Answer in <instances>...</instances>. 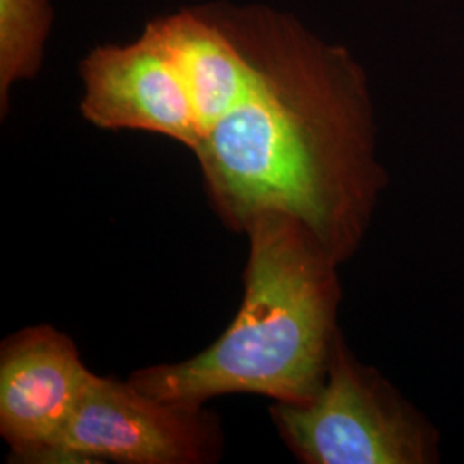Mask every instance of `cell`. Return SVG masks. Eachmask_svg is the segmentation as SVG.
I'll return each mask as SVG.
<instances>
[{
    "mask_svg": "<svg viewBox=\"0 0 464 464\" xmlns=\"http://www.w3.org/2000/svg\"><path fill=\"white\" fill-rule=\"evenodd\" d=\"M270 415L285 446L306 464H430L439 437L425 416L370 366L341 332L329 372L304 404L274 402Z\"/></svg>",
    "mask_w": 464,
    "mask_h": 464,
    "instance_id": "3957f363",
    "label": "cell"
},
{
    "mask_svg": "<svg viewBox=\"0 0 464 464\" xmlns=\"http://www.w3.org/2000/svg\"><path fill=\"white\" fill-rule=\"evenodd\" d=\"M92 372L64 332L36 325L0 349V433L23 463H49Z\"/></svg>",
    "mask_w": 464,
    "mask_h": 464,
    "instance_id": "8992f818",
    "label": "cell"
},
{
    "mask_svg": "<svg viewBox=\"0 0 464 464\" xmlns=\"http://www.w3.org/2000/svg\"><path fill=\"white\" fill-rule=\"evenodd\" d=\"M53 11L50 0H0V112H9L11 90L38 74Z\"/></svg>",
    "mask_w": 464,
    "mask_h": 464,
    "instance_id": "ba28073f",
    "label": "cell"
},
{
    "mask_svg": "<svg viewBox=\"0 0 464 464\" xmlns=\"http://www.w3.org/2000/svg\"><path fill=\"white\" fill-rule=\"evenodd\" d=\"M220 452V427L203 406L92 372L49 463L203 464Z\"/></svg>",
    "mask_w": 464,
    "mask_h": 464,
    "instance_id": "277c9868",
    "label": "cell"
},
{
    "mask_svg": "<svg viewBox=\"0 0 464 464\" xmlns=\"http://www.w3.org/2000/svg\"><path fill=\"white\" fill-rule=\"evenodd\" d=\"M245 296L212 346L179 363L134 372L153 398L203 406L226 394L304 404L324 385L339 335V264L291 217L264 214L246 226Z\"/></svg>",
    "mask_w": 464,
    "mask_h": 464,
    "instance_id": "7a4b0ae2",
    "label": "cell"
},
{
    "mask_svg": "<svg viewBox=\"0 0 464 464\" xmlns=\"http://www.w3.org/2000/svg\"><path fill=\"white\" fill-rule=\"evenodd\" d=\"M248 57L246 97L193 151L224 224L291 217L339 266L360 249L387 176L365 71L348 50L264 4L216 2Z\"/></svg>",
    "mask_w": 464,
    "mask_h": 464,
    "instance_id": "6da1fadb",
    "label": "cell"
},
{
    "mask_svg": "<svg viewBox=\"0 0 464 464\" xmlns=\"http://www.w3.org/2000/svg\"><path fill=\"white\" fill-rule=\"evenodd\" d=\"M80 74V109L93 126L162 134L191 151L198 147V124L183 76L150 21L130 44L90 50Z\"/></svg>",
    "mask_w": 464,
    "mask_h": 464,
    "instance_id": "5b68a950",
    "label": "cell"
},
{
    "mask_svg": "<svg viewBox=\"0 0 464 464\" xmlns=\"http://www.w3.org/2000/svg\"><path fill=\"white\" fill-rule=\"evenodd\" d=\"M170 50L193 105L199 140L246 97L251 69L216 2L150 19Z\"/></svg>",
    "mask_w": 464,
    "mask_h": 464,
    "instance_id": "52a82bcc",
    "label": "cell"
}]
</instances>
